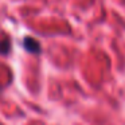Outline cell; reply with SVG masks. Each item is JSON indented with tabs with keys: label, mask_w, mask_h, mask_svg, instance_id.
<instances>
[{
	"label": "cell",
	"mask_w": 125,
	"mask_h": 125,
	"mask_svg": "<svg viewBox=\"0 0 125 125\" xmlns=\"http://www.w3.org/2000/svg\"><path fill=\"white\" fill-rule=\"evenodd\" d=\"M23 46H24V49L27 50L28 52H32V54H38V52H41V44H39V42L36 41V39L31 38V36L24 38V41H23Z\"/></svg>",
	"instance_id": "1"
},
{
	"label": "cell",
	"mask_w": 125,
	"mask_h": 125,
	"mask_svg": "<svg viewBox=\"0 0 125 125\" xmlns=\"http://www.w3.org/2000/svg\"><path fill=\"white\" fill-rule=\"evenodd\" d=\"M11 50V42L8 38L0 39V54H8V51Z\"/></svg>",
	"instance_id": "2"
}]
</instances>
